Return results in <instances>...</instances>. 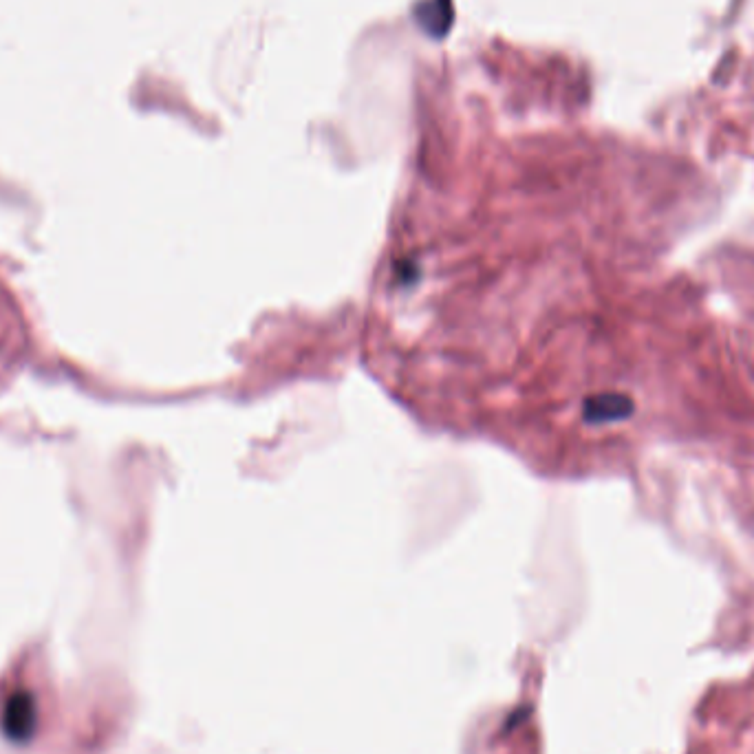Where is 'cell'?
I'll use <instances>...</instances> for the list:
<instances>
[{"instance_id":"6da1fadb","label":"cell","mask_w":754,"mask_h":754,"mask_svg":"<svg viewBox=\"0 0 754 754\" xmlns=\"http://www.w3.org/2000/svg\"><path fill=\"white\" fill-rule=\"evenodd\" d=\"M5 737L14 743H27L36 735L38 726V706L36 697L29 691H14L7 697L0 719Z\"/></svg>"},{"instance_id":"7a4b0ae2","label":"cell","mask_w":754,"mask_h":754,"mask_svg":"<svg viewBox=\"0 0 754 754\" xmlns=\"http://www.w3.org/2000/svg\"><path fill=\"white\" fill-rule=\"evenodd\" d=\"M631 400L624 395H602L598 400L587 404V417L594 422H611V419H622L631 413Z\"/></svg>"}]
</instances>
